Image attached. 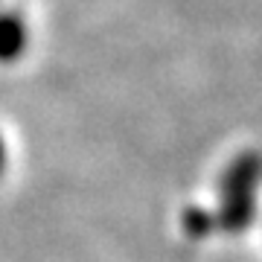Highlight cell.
<instances>
[{"mask_svg": "<svg viewBox=\"0 0 262 262\" xmlns=\"http://www.w3.org/2000/svg\"><path fill=\"white\" fill-rule=\"evenodd\" d=\"M6 166V146H3V137H0V172Z\"/></svg>", "mask_w": 262, "mask_h": 262, "instance_id": "4", "label": "cell"}, {"mask_svg": "<svg viewBox=\"0 0 262 262\" xmlns=\"http://www.w3.org/2000/svg\"><path fill=\"white\" fill-rule=\"evenodd\" d=\"M184 222H187V230H192L195 236H204V230L210 227V219H207V213H201V210H189Z\"/></svg>", "mask_w": 262, "mask_h": 262, "instance_id": "3", "label": "cell"}, {"mask_svg": "<svg viewBox=\"0 0 262 262\" xmlns=\"http://www.w3.org/2000/svg\"><path fill=\"white\" fill-rule=\"evenodd\" d=\"M27 50V27L15 12H0V61H15Z\"/></svg>", "mask_w": 262, "mask_h": 262, "instance_id": "2", "label": "cell"}, {"mask_svg": "<svg viewBox=\"0 0 262 262\" xmlns=\"http://www.w3.org/2000/svg\"><path fill=\"white\" fill-rule=\"evenodd\" d=\"M262 178V155L242 151L222 175V225L242 230L253 219V189Z\"/></svg>", "mask_w": 262, "mask_h": 262, "instance_id": "1", "label": "cell"}]
</instances>
